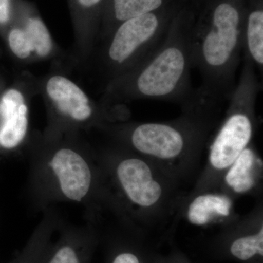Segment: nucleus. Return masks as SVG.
I'll return each mask as SVG.
<instances>
[{"instance_id":"obj_16","label":"nucleus","mask_w":263,"mask_h":263,"mask_svg":"<svg viewBox=\"0 0 263 263\" xmlns=\"http://www.w3.org/2000/svg\"><path fill=\"white\" fill-rule=\"evenodd\" d=\"M31 43L32 52L40 57H46L52 49L51 35L46 25L40 19L29 18L24 29Z\"/></svg>"},{"instance_id":"obj_5","label":"nucleus","mask_w":263,"mask_h":263,"mask_svg":"<svg viewBox=\"0 0 263 263\" xmlns=\"http://www.w3.org/2000/svg\"><path fill=\"white\" fill-rule=\"evenodd\" d=\"M169 28L155 12L123 22L109 42L107 60L112 67L133 66V70L158 48Z\"/></svg>"},{"instance_id":"obj_18","label":"nucleus","mask_w":263,"mask_h":263,"mask_svg":"<svg viewBox=\"0 0 263 263\" xmlns=\"http://www.w3.org/2000/svg\"><path fill=\"white\" fill-rule=\"evenodd\" d=\"M9 17L10 0H0V23H6Z\"/></svg>"},{"instance_id":"obj_12","label":"nucleus","mask_w":263,"mask_h":263,"mask_svg":"<svg viewBox=\"0 0 263 263\" xmlns=\"http://www.w3.org/2000/svg\"><path fill=\"white\" fill-rule=\"evenodd\" d=\"M257 160L253 148L247 146L227 169L226 183L235 193H247L254 187L255 185L254 169Z\"/></svg>"},{"instance_id":"obj_9","label":"nucleus","mask_w":263,"mask_h":263,"mask_svg":"<svg viewBox=\"0 0 263 263\" xmlns=\"http://www.w3.org/2000/svg\"><path fill=\"white\" fill-rule=\"evenodd\" d=\"M3 124L0 127V146L12 149L24 141L28 129L27 107L23 95L15 89L3 95L0 103Z\"/></svg>"},{"instance_id":"obj_13","label":"nucleus","mask_w":263,"mask_h":263,"mask_svg":"<svg viewBox=\"0 0 263 263\" xmlns=\"http://www.w3.org/2000/svg\"><path fill=\"white\" fill-rule=\"evenodd\" d=\"M227 253L243 263H261L263 257V228L249 234L238 235L230 240Z\"/></svg>"},{"instance_id":"obj_11","label":"nucleus","mask_w":263,"mask_h":263,"mask_svg":"<svg viewBox=\"0 0 263 263\" xmlns=\"http://www.w3.org/2000/svg\"><path fill=\"white\" fill-rule=\"evenodd\" d=\"M231 209V200L226 195L203 194L195 197L190 203L187 217L192 224L204 226L214 218L229 216Z\"/></svg>"},{"instance_id":"obj_7","label":"nucleus","mask_w":263,"mask_h":263,"mask_svg":"<svg viewBox=\"0 0 263 263\" xmlns=\"http://www.w3.org/2000/svg\"><path fill=\"white\" fill-rule=\"evenodd\" d=\"M58 238L52 242L41 263H91L100 234L92 223L70 226L61 221Z\"/></svg>"},{"instance_id":"obj_6","label":"nucleus","mask_w":263,"mask_h":263,"mask_svg":"<svg viewBox=\"0 0 263 263\" xmlns=\"http://www.w3.org/2000/svg\"><path fill=\"white\" fill-rule=\"evenodd\" d=\"M113 177L123 196L129 203L142 209L155 206L160 201L162 187L147 162L134 156H122L102 163Z\"/></svg>"},{"instance_id":"obj_3","label":"nucleus","mask_w":263,"mask_h":263,"mask_svg":"<svg viewBox=\"0 0 263 263\" xmlns=\"http://www.w3.org/2000/svg\"><path fill=\"white\" fill-rule=\"evenodd\" d=\"M221 105L197 89L193 98L181 105L182 117L173 122L136 124L128 132V141L141 155L162 160H174L189 149L197 148Z\"/></svg>"},{"instance_id":"obj_20","label":"nucleus","mask_w":263,"mask_h":263,"mask_svg":"<svg viewBox=\"0 0 263 263\" xmlns=\"http://www.w3.org/2000/svg\"><path fill=\"white\" fill-rule=\"evenodd\" d=\"M100 1L101 0H79L80 4L86 8L95 6V5H98Z\"/></svg>"},{"instance_id":"obj_1","label":"nucleus","mask_w":263,"mask_h":263,"mask_svg":"<svg viewBox=\"0 0 263 263\" xmlns=\"http://www.w3.org/2000/svg\"><path fill=\"white\" fill-rule=\"evenodd\" d=\"M105 171L84 151L70 146L36 151L29 163L26 197L29 209L43 212L60 202L81 204L87 220L107 199Z\"/></svg>"},{"instance_id":"obj_19","label":"nucleus","mask_w":263,"mask_h":263,"mask_svg":"<svg viewBox=\"0 0 263 263\" xmlns=\"http://www.w3.org/2000/svg\"><path fill=\"white\" fill-rule=\"evenodd\" d=\"M155 263H188L184 261V259L181 258L179 256H174L170 257L169 259H162V260H157Z\"/></svg>"},{"instance_id":"obj_2","label":"nucleus","mask_w":263,"mask_h":263,"mask_svg":"<svg viewBox=\"0 0 263 263\" xmlns=\"http://www.w3.org/2000/svg\"><path fill=\"white\" fill-rule=\"evenodd\" d=\"M193 24L178 21L148 58L132 70L128 94L143 100L187 103L195 94L191 81Z\"/></svg>"},{"instance_id":"obj_15","label":"nucleus","mask_w":263,"mask_h":263,"mask_svg":"<svg viewBox=\"0 0 263 263\" xmlns=\"http://www.w3.org/2000/svg\"><path fill=\"white\" fill-rule=\"evenodd\" d=\"M164 5V0H113L114 13L119 22L155 13Z\"/></svg>"},{"instance_id":"obj_14","label":"nucleus","mask_w":263,"mask_h":263,"mask_svg":"<svg viewBox=\"0 0 263 263\" xmlns=\"http://www.w3.org/2000/svg\"><path fill=\"white\" fill-rule=\"evenodd\" d=\"M105 241L106 263H149L139 245L129 238H105Z\"/></svg>"},{"instance_id":"obj_8","label":"nucleus","mask_w":263,"mask_h":263,"mask_svg":"<svg viewBox=\"0 0 263 263\" xmlns=\"http://www.w3.org/2000/svg\"><path fill=\"white\" fill-rule=\"evenodd\" d=\"M46 90L55 107L62 116L75 122H86L94 110L89 98L72 81L56 76L48 81Z\"/></svg>"},{"instance_id":"obj_10","label":"nucleus","mask_w":263,"mask_h":263,"mask_svg":"<svg viewBox=\"0 0 263 263\" xmlns=\"http://www.w3.org/2000/svg\"><path fill=\"white\" fill-rule=\"evenodd\" d=\"M62 219L54 206L43 212V217L34 228L23 249L10 263H41L52 243Z\"/></svg>"},{"instance_id":"obj_4","label":"nucleus","mask_w":263,"mask_h":263,"mask_svg":"<svg viewBox=\"0 0 263 263\" xmlns=\"http://www.w3.org/2000/svg\"><path fill=\"white\" fill-rule=\"evenodd\" d=\"M243 60L226 119L211 146L209 162L218 171L227 170L234 162L254 134L256 101L262 86L253 64L248 59Z\"/></svg>"},{"instance_id":"obj_17","label":"nucleus","mask_w":263,"mask_h":263,"mask_svg":"<svg viewBox=\"0 0 263 263\" xmlns=\"http://www.w3.org/2000/svg\"><path fill=\"white\" fill-rule=\"evenodd\" d=\"M8 40L12 51L18 58H27L32 53V46L23 29H13L10 33Z\"/></svg>"}]
</instances>
